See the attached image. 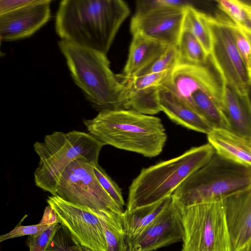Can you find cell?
I'll list each match as a JSON object with an SVG mask.
<instances>
[{
  "label": "cell",
  "mask_w": 251,
  "mask_h": 251,
  "mask_svg": "<svg viewBox=\"0 0 251 251\" xmlns=\"http://www.w3.org/2000/svg\"><path fill=\"white\" fill-rule=\"evenodd\" d=\"M212 38L209 60L223 83L241 97L247 95L251 79L236 47L225 16L208 15Z\"/></svg>",
  "instance_id": "9"
},
{
  "label": "cell",
  "mask_w": 251,
  "mask_h": 251,
  "mask_svg": "<svg viewBox=\"0 0 251 251\" xmlns=\"http://www.w3.org/2000/svg\"><path fill=\"white\" fill-rule=\"evenodd\" d=\"M239 251H247V246L245 247V248L241 249L240 250H239Z\"/></svg>",
  "instance_id": "37"
},
{
  "label": "cell",
  "mask_w": 251,
  "mask_h": 251,
  "mask_svg": "<svg viewBox=\"0 0 251 251\" xmlns=\"http://www.w3.org/2000/svg\"><path fill=\"white\" fill-rule=\"evenodd\" d=\"M45 251H82V249L69 230L60 224Z\"/></svg>",
  "instance_id": "25"
},
{
  "label": "cell",
  "mask_w": 251,
  "mask_h": 251,
  "mask_svg": "<svg viewBox=\"0 0 251 251\" xmlns=\"http://www.w3.org/2000/svg\"><path fill=\"white\" fill-rule=\"evenodd\" d=\"M172 201V196L152 204L131 211L125 210L122 220L128 248L132 242L149 226Z\"/></svg>",
  "instance_id": "20"
},
{
  "label": "cell",
  "mask_w": 251,
  "mask_h": 251,
  "mask_svg": "<svg viewBox=\"0 0 251 251\" xmlns=\"http://www.w3.org/2000/svg\"><path fill=\"white\" fill-rule=\"evenodd\" d=\"M179 63L176 46H170L166 51L140 71L134 77L173 70Z\"/></svg>",
  "instance_id": "24"
},
{
  "label": "cell",
  "mask_w": 251,
  "mask_h": 251,
  "mask_svg": "<svg viewBox=\"0 0 251 251\" xmlns=\"http://www.w3.org/2000/svg\"><path fill=\"white\" fill-rule=\"evenodd\" d=\"M58 46L73 79L95 108L126 109V86L110 69L106 54L62 40Z\"/></svg>",
  "instance_id": "3"
},
{
  "label": "cell",
  "mask_w": 251,
  "mask_h": 251,
  "mask_svg": "<svg viewBox=\"0 0 251 251\" xmlns=\"http://www.w3.org/2000/svg\"><path fill=\"white\" fill-rule=\"evenodd\" d=\"M215 152L208 143L143 169L129 188L126 210L131 211L152 204L172 196L188 177L206 164Z\"/></svg>",
  "instance_id": "4"
},
{
  "label": "cell",
  "mask_w": 251,
  "mask_h": 251,
  "mask_svg": "<svg viewBox=\"0 0 251 251\" xmlns=\"http://www.w3.org/2000/svg\"><path fill=\"white\" fill-rule=\"evenodd\" d=\"M93 167L95 175L102 188L116 203L124 209L125 201L120 187L98 163L93 164Z\"/></svg>",
  "instance_id": "27"
},
{
  "label": "cell",
  "mask_w": 251,
  "mask_h": 251,
  "mask_svg": "<svg viewBox=\"0 0 251 251\" xmlns=\"http://www.w3.org/2000/svg\"><path fill=\"white\" fill-rule=\"evenodd\" d=\"M100 220L108 251H127L122 216L112 213H93Z\"/></svg>",
  "instance_id": "21"
},
{
  "label": "cell",
  "mask_w": 251,
  "mask_h": 251,
  "mask_svg": "<svg viewBox=\"0 0 251 251\" xmlns=\"http://www.w3.org/2000/svg\"><path fill=\"white\" fill-rule=\"evenodd\" d=\"M221 108L229 130L251 140V110L246 96L241 97L224 84Z\"/></svg>",
  "instance_id": "19"
},
{
  "label": "cell",
  "mask_w": 251,
  "mask_h": 251,
  "mask_svg": "<svg viewBox=\"0 0 251 251\" xmlns=\"http://www.w3.org/2000/svg\"><path fill=\"white\" fill-rule=\"evenodd\" d=\"M50 0H34L17 9L0 14V39L11 41L28 37L50 19Z\"/></svg>",
  "instance_id": "13"
},
{
  "label": "cell",
  "mask_w": 251,
  "mask_h": 251,
  "mask_svg": "<svg viewBox=\"0 0 251 251\" xmlns=\"http://www.w3.org/2000/svg\"><path fill=\"white\" fill-rule=\"evenodd\" d=\"M246 97L247 98L250 109L251 110V84L250 86L249 89L248 91V92L247 93V95H246Z\"/></svg>",
  "instance_id": "34"
},
{
  "label": "cell",
  "mask_w": 251,
  "mask_h": 251,
  "mask_svg": "<svg viewBox=\"0 0 251 251\" xmlns=\"http://www.w3.org/2000/svg\"><path fill=\"white\" fill-rule=\"evenodd\" d=\"M226 21L232 34L237 50L242 57L251 79V45L240 27L228 17Z\"/></svg>",
  "instance_id": "26"
},
{
  "label": "cell",
  "mask_w": 251,
  "mask_h": 251,
  "mask_svg": "<svg viewBox=\"0 0 251 251\" xmlns=\"http://www.w3.org/2000/svg\"><path fill=\"white\" fill-rule=\"evenodd\" d=\"M25 218V217H24L13 230L1 235L0 242L25 235L37 236L51 225L40 222L34 225L22 226L21 223Z\"/></svg>",
  "instance_id": "29"
},
{
  "label": "cell",
  "mask_w": 251,
  "mask_h": 251,
  "mask_svg": "<svg viewBox=\"0 0 251 251\" xmlns=\"http://www.w3.org/2000/svg\"><path fill=\"white\" fill-rule=\"evenodd\" d=\"M176 47L179 63L199 65L207 64L209 56L198 39L187 28L183 27Z\"/></svg>",
  "instance_id": "22"
},
{
  "label": "cell",
  "mask_w": 251,
  "mask_h": 251,
  "mask_svg": "<svg viewBox=\"0 0 251 251\" xmlns=\"http://www.w3.org/2000/svg\"><path fill=\"white\" fill-rule=\"evenodd\" d=\"M59 224L58 222L52 224L37 236H28L26 244L29 251H45Z\"/></svg>",
  "instance_id": "30"
},
{
  "label": "cell",
  "mask_w": 251,
  "mask_h": 251,
  "mask_svg": "<svg viewBox=\"0 0 251 251\" xmlns=\"http://www.w3.org/2000/svg\"><path fill=\"white\" fill-rule=\"evenodd\" d=\"M247 251H251V242L247 246Z\"/></svg>",
  "instance_id": "36"
},
{
  "label": "cell",
  "mask_w": 251,
  "mask_h": 251,
  "mask_svg": "<svg viewBox=\"0 0 251 251\" xmlns=\"http://www.w3.org/2000/svg\"><path fill=\"white\" fill-rule=\"evenodd\" d=\"M230 251L251 242V187L222 199Z\"/></svg>",
  "instance_id": "14"
},
{
  "label": "cell",
  "mask_w": 251,
  "mask_h": 251,
  "mask_svg": "<svg viewBox=\"0 0 251 251\" xmlns=\"http://www.w3.org/2000/svg\"><path fill=\"white\" fill-rule=\"evenodd\" d=\"M178 208L183 228L181 251H230L222 199Z\"/></svg>",
  "instance_id": "7"
},
{
  "label": "cell",
  "mask_w": 251,
  "mask_h": 251,
  "mask_svg": "<svg viewBox=\"0 0 251 251\" xmlns=\"http://www.w3.org/2000/svg\"><path fill=\"white\" fill-rule=\"evenodd\" d=\"M251 187V167L215 152L203 166L188 177L172 195L178 208L220 200Z\"/></svg>",
  "instance_id": "5"
},
{
  "label": "cell",
  "mask_w": 251,
  "mask_h": 251,
  "mask_svg": "<svg viewBox=\"0 0 251 251\" xmlns=\"http://www.w3.org/2000/svg\"><path fill=\"white\" fill-rule=\"evenodd\" d=\"M84 124L89 133L104 145L148 157L159 155L167 138L159 118L131 109L101 111Z\"/></svg>",
  "instance_id": "2"
},
{
  "label": "cell",
  "mask_w": 251,
  "mask_h": 251,
  "mask_svg": "<svg viewBox=\"0 0 251 251\" xmlns=\"http://www.w3.org/2000/svg\"><path fill=\"white\" fill-rule=\"evenodd\" d=\"M104 145L89 133L73 130L54 131L36 142L34 149L39 158L34 176L36 186L54 195L60 176L67 167L79 158L98 163Z\"/></svg>",
  "instance_id": "6"
},
{
  "label": "cell",
  "mask_w": 251,
  "mask_h": 251,
  "mask_svg": "<svg viewBox=\"0 0 251 251\" xmlns=\"http://www.w3.org/2000/svg\"><path fill=\"white\" fill-rule=\"evenodd\" d=\"M47 202L55 213L58 222L82 246L95 251H108L101 222L95 214L57 196H49Z\"/></svg>",
  "instance_id": "11"
},
{
  "label": "cell",
  "mask_w": 251,
  "mask_h": 251,
  "mask_svg": "<svg viewBox=\"0 0 251 251\" xmlns=\"http://www.w3.org/2000/svg\"><path fill=\"white\" fill-rule=\"evenodd\" d=\"M169 47L141 34H133L123 74L117 75L118 77L120 79L134 77L140 71L165 52Z\"/></svg>",
  "instance_id": "17"
},
{
  "label": "cell",
  "mask_w": 251,
  "mask_h": 251,
  "mask_svg": "<svg viewBox=\"0 0 251 251\" xmlns=\"http://www.w3.org/2000/svg\"><path fill=\"white\" fill-rule=\"evenodd\" d=\"M186 7L166 5L161 0H138L130 23L131 33L176 46L183 27Z\"/></svg>",
  "instance_id": "10"
},
{
  "label": "cell",
  "mask_w": 251,
  "mask_h": 251,
  "mask_svg": "<svg viewBox=\"0 0 251 251\" xmlns=\"http://www.w3.org/2000/svg\"><path fill=\"white\" fill-rule=\"evenodd\" d=\"M171 71L122 79L126 86V109L152 115L161 111L158 92L169 80Z\"/></svg>",
  "instance_id": "15"
},
{
  "label": "cell",
  "mask_w": 251,
  "mask_h": 251,
  "mask_svg": "<svg viewBox=\"0 0 251 251\" xmlns=\"http://www.w3.org/2000/svg\"><path fill=\"white\" fill-rule=\"evenodd\" d=\"M34 0H0V14L29 4Z\"/></svg>",
  "instance_id": "31"
},
{
  "label": "cell",
  "mask_w": 251,
  "mask_h": 251,
  "mask_svg": "<svg viewBox=\"0 0 251 251\" xmlns=\"http://www.w3.org/2000/svg\"><path fill=\"white\" fill-rule=\"evenodd\" d=\"M242 3H243V2H242ZM244 5H245V4H244ZM248 8H249V7H248ZM250 9H251V8H250Z\"/></svg>",
  "instance_id": "38"
},
{
  "label": "cell",
  "mask_w": 251,
  "mask_h": 251,
  "mask_svg": "<svg viewBox=\"0 0 251 251\" xmlns=\"http://www.w3.org/2000/svg\"><path fill=\"white\" fill-rule=\"evenodd\" d=\"M183 228L179 208L172 201L132 242L127 251H154L182 241Z\"/></svg>",
  "instance_id": "12"
},
{
  "label": "cell",
  "mask_w": 251,
  "mask_h": 251,
  "mask_svg": "<svg viewBox=\"0 0 251 251\" xmlns=\"http://www.w3.org/2000/svg\"><path fill=\"white\" fill-rule=\"evenodd\" d=\"M207 18V15L199 11L191 4L189 5L185 9L183 27L192 33L209 56L212 49V38Z\"/></svg>",
  "instance_id": "23"
},
{
  "label": "cell",
  "mask_w": 251,
  "mask_h": 251,
  "mask_svg": "<svg viewBox=\"0 0 251 251\" xmlns=\"http://www.w3.org/2000/svg\"><path fill=\"white\" fill-rule=\"evenodd\" d=\"M242 4L245 6L246 11V19L244 26H245L251 30V9L244 5L243 3Z\"/></svg>",
  "instance_id": "32"
},
{
  "label": "cell",
  "mask_w": 251,
  "mask_h": 251,
  "mask_svg": "<svg viewBox=\"0 0 251 251\" xmlns=\"http://www.w3.org/2000/svg\"><path fill=\"white\" fill-rule=\"evenodd\" d=\"M158 99L161 111L174 123L207 135L213 129L191 103L171 89L162 86L158 92Z\"/></svg>",
  "instance_id": "16"
},
{
  "label": "cell",
  "mask_w": 251,
  "mask_h": 251,
  "mask_svg": "<svg viewBox=\"0 0 251 251\" xmlns=\"http://www.w3.org/2000/svg\"><path fill=\"white\" fill-rule=\"evenodd\" d=\"M207 140L217 154L251 167V140L225 129H213Z\"/></svg>",
  "instance_id": "18"
},
{
  "label": "cell",
  "mask_w": 251,
  "mask_h": 251,
  "mask_svg": "<svg viewBox=\"0 0 251 251\" xmlns=\"http://www.w3.org/2000/svg\"><path fill=\"white\" fill-rule=\"evenodd\" d=\"M130 13L121 0H63L55 30L62 40L106 54Z\"/></svg>",
  "instance_id": "1"
},
{
  "label": "cell",
  "mask_w": 251,
  "mask_h": 251,
  "mask_svg": "<svg viewBox=\"0 0 251 251\" xmlns=\"http://www.w3.org/2000/svg\"><path fill=\"white\" fill-rule=\"evenodd\" d=\"M82 251H95L92 250L91 249H89L88 248H87L83 247V246H82Z\"/></svg>",
  "instance_id": "35"
},
{
  "label": "cell",
  "mask_w": 251,
  "mask_h": 251,
  "mask_svg": "<svg viewBox=\"0 0 251 251\" xmlns=\"http://www.w3.org/2000/svg\"><path fill=\"white\" fill-rule=\"evenodd\" d=\"M93 164L82 158L72 161L62 174L54 196L93 213L122 215L125 210L102 188L95 175Z\"/></svg>",
  "instance_id": "8"
},
{
  "label": "cell",
  "mask_w": 251,
  "mask_h": 251,
  "mask_svg": "<svg viewBox=\"0 0 251 251\" xmlns=\"http://www.w3.org/2000/svg\"><path fill=\"white\" fill-rule=\"evenodd\" d=\"M251 45V30L244 26H238Z\"/></svg>",
  "instance_id": "33"
},
{
  "label": "cell",
  "mask_w": 251,
  "mask_h": 251,
  "mask_svg": "<svg viewBox=\"0 0 251 251\" xmlns=\"http://www.w3.org/2000/svg\"><path fill=\"white\" fill-rule=\"evenodd\" d=\"M218 8L228 18L238 26H244L246 19V11L241 0H217Z\"/></svg>",
  "instance_id": "28"
}]
</instances>
